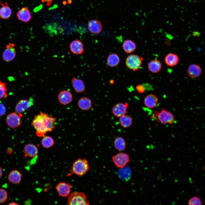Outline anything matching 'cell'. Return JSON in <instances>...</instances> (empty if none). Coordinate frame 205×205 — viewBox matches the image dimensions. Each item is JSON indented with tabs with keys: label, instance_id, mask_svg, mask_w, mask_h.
<instances>
[{
	"label": "cell",
	"instance_id": "d590c367",
	"mask_svg": "<svg viewBox=\"0 0 205 205\" xmlns=\"http://www.w3.org/2000/svg\"><path fill=\"white\" fill-rule=\"evenodd\" d=\"M8 205H18L19 204L15 202H11L8 204Z\"/></svg>",
	"mask_w": 205,
	"mask_h": 205
},
{
	"label": "cell",
	"instance_id": "cb8c5ba5",
	"mask_svg": "<svg viewBox=\"0 0 205 205\" xmlns=\"http://www.w3.org/2000/svg\"><path fill=\"white\" fill-rule=\"evenodd\" d=\"M162 65L161 62L157 59L153 60L150 61L147 65L149 71L153 73H157L161 69Z\"/></svg>",
	"mask_w": 205,
	"mask_h": 205
},
{
	"label": "cell",
	"instance_id": "52a82bcc",
	"mask_svg": "<svg viewBox=\"0 0 205 205\" xmlns=\"http://www.w3.org/2000/svg\"><path fill=\"white\" fill-rule=\"evenodd\" d=\"M6 121L7 125L12 128L19 127L21 123V118L16 112L9 114L6 117Z\"/></svg>",
	"mask_w": 205,
	"mask_h": 205
},
{
	"label": "cell",
	"instance_id": "5bb4252c",
	"mask_svg": "<svg viewBox=\"0 0 205 205\" xmlns=\"http://www.w3.org/2000/svg\"><path fill=\"white\" fill-rule=\"evenodd\" d=\"M128 105L127 103L124 104L119 102L116 104L112 108V112L113 114L116 117H119L126 114Z\"/></svg>",
	"mask_w": 205,
	"mask_h": 205
},
{
	"label": "cell",
	"instance_id": "9c48e42d",
	"mask_svg": "<svg viewBox=\"0 0 205 205\" xmlns=\"http://www.w3.org/2000/svg\"><path fill=\"white\" fill-rule=\"evenodd\" d=\"M14 44L9 43L6 46L2 54V58L5 61L9 62L12 61L16 56V51Z\"/></svg>",
	"mask_w": 205,
	"mask_h": 205
},
{
	"label": "cell",
	"instance_id": "484cf974",
	"mask_svg": "<svg viewBox=\"0 0 205 205\" xmlns=\"http://www.w3.org/2000/svg\"><path fill=\"white\" fill-rule=\"evenodd\" d=\"M120 62V57L116 53L110 54L107 58V64L111 67H114L117 66L119 65Z\"/></svg>",
	"mask_w": 205,
	"mask_h": 205
},
{
	"label": "cell",
	"instance_id": "4dcf8cb0",
	"mask_svg": "<svg viewBox=\"0 0 205 205\" xmlns=\"http://www.w3.org/2000/svg\"><path fill=\"white\" fill-rule=\"evenodd\" d=\"M8 197V193L5 189L0 188V204L5 202Z\"/></svg>",
	"mask_w": 205,
	"mask_h": 205
},
{
	"label": "cell",
	"instance_id": "e575fe53",
	"mask_svg": "<svg viewBox=\"0 0 205 205\" xmlns=\"http://www.w3.org/2000/svg\"><path fill=\"white\" fill-rule=\"evenodd\" d=\"M53 0H41L42 3H45L48 6H50Z\"/></svg>",
	"mask_w": 205,
	"mask_h": 205
},
{
	"label": "cell",
	"instance_id": "603a6c76",
	"mask_svg": "<svg viewBox=\"0 0 205 205\" xmlns=\"http://www.w3.org/2000/svg\"><path fill=\"white\" fill-rule=\"evenodd\" d=\"M1 7L0 8V17L3 19H9L12 14V10L10 7L5 2L4 4L0 2Z\"/></svg>",
	"mask_w": 205,
	"mask_h": 205
},
{
	"label": "cell",
	"instance_id": "d6986e66",
	"mask_svg": "<svg viewBox=\"0 0 205 205\" xmlns=\"http://www.w3.org/2000/svg\"><path fill=\"white\" fill-rule=\"evenodd\" d=\"M22 175L21 173L17 169L11 171L8 176V179L10 183L15 184L19 183L21 181Z\"/></svg>",
	"mask_w": 205,
	"mask_h": 205
},
{
	"label": "cell",
	"instance_id": "83f0119b",
	"mask_svg": "<svg viewBox=\"0 0 205 205\" xmlns=\"http://www.w3.org/2000/svg\"><path fill=\"white\" fill-rule=\"evenodd\" d=\"M119 121L121 125L123 128L130 127L132 124V119L129 115L126 114L119 117Z\"/></svg>",
	"mask_w": 205,
	"mask_h": 205
},
{
	"label": "cell",
	"instance_id": "ffe728a7",
	"mask_svg": "<svg viewBox=\"0 0 205 205\" xmlns=\"http://www.w3.org/2000/svg\"><path fill=\"white\" fill-rule=\"evenodd\" d=\"M72 86L75 91L77 93H82L85 90L83 81L81 79L74 77L71 80Z\"/></svg>",
	"mask_w": 205,
	"mask_h": 205
},
{
	"label": "cell",
	"instance_id": "f546056e",
	"mask_svg": "<svg viewBox=\"0 0 205 205\" xmlns=\"http://www.w3.org/2000/svg\"><path fill=\"white\" fill-rule=\"evenodd\" d=\"M7 89L5 83L0 81V99L6 98L8 96Z\"/></svg>",
	"mask_w": 205,
	"mask_h": 205
},
{
	"label": "cell",
	"instance_id": "3957f363",
	"mask_svg": "<svg viewBox=\"0 0 205 205\" xmlns=\"http://www.w3.org/2000/svg\"><path fill=\"white\" fill-rule=\"evenodd\" d=\"M67 204L68 205H88L89 203L84 193L75 192L69 195Z\"/></svg>",
	"mask_w": 205,
	"mask_h": 205
},
{
	"label": "cell",
	"instance_id": "9a60e30c",
	"mask_svg": "<svg viewBox=\"0 0 205 205\" xmlns=\"http://www.w3.org/2000/svg\"><path fill=\"white\" fill-rule=\"evenodd\" d=\"M159 99L157 97L153 94H149L145 98L144 103L147 108L152 109L155 108L157 105Z\"/></svg>",
	"mask_w": 205,
	"mask_h": 205
},
{
	"label": "cell",
	"instance_id": "836d02e7",
	"mask_svg": "<svg viewBox=\"0 0 205 205\" xmlns=\"http://www.w3.org/2000/svg\"><path fill=\"white\" fill-rule=\"evenodd\" d=\"M6 112V108L5 105L0 103V116L5 114Z\"/></svg>",
	"mask_w": 205,
	"mask_h": 205
},
{
	"label": "cell",
	"instance_id": "8d00e7d4",
	"mask_svg": "<svg viewBox=\"0 0 205 205\" xmlns=\"http://www.w3.org/2000/svg\"><path fill=\"white\" fill-rule=\"evenodd\" d=\"M3 174V171L2 168L0 166V179L2 177Z\"/></svg>",
	"mask_w": 205,
	"mask_h": 205
},
{
	"label": "cell",
	"instance_id": "2e32d148",
	"mask_svg": "<svg viewBox=\"0 0 205 205\" xmlns=\"http://www.w3.org/2000/svg\"><path fill=\"white\" fill-rule=\"evenodd\" d=\"M16 15L19 20L26 22L29 21L31 18L30 12L26 7H23L19 10Z\"/></svg>",
	"mask_w": 205,
	"mask_h": 205
},
{
	"label": "cell",
	"instance_id": "8fae6325",
	"mask_svg": "<svg viewBox=\"0 0 205 205\" xmlns=\"http://www.w3.org/2000/svg\"><path fill=\"white\" fill-rule=\"evenodd\" d=\"M71 187L70 184L63 182L58 183L56 187V188L59 196L65 197L70 194Z\"/></svg>",
	"mask_w": 205,
	"mask_h": 205
},
{
	"label": "cell",
	"instance_id": "d4e9b609",
	"mask_svg": "<svg viewBox=\"0 0 205 205\" xmlns=\"http://www.w3.org/2000/svg\"><path fill=\"white\" fill-rule=\"evenodd\" d=\"M122 47L124 51L127 54L133 52L136 48V43L133 41L129 39L124 41Z\"/></svg>",
	"mask_w": 205,
	"mask_h": 205
},
{
	"label": "cell",
	"instance_id": "74e56055",
	"mask_svg": "<svg viewBox=\"0 0 205 205\" xmlns=\"http://www.w3.org/2000/svg\"><path fill=\"white\" fill-rule=\"evenodd\" d=\"M114 81L113 80H112L110 81V83L111 84H113L114 83Z\"/></svg>",
	"mask_w": 205,
	"mask_h": 205
},
{
	"label": "cell",
	"instance_id": "277c9868",
	"mask_svg": "<svg viewBox=\"0 0 205 205\" xmlns=\"http://www.w3.org/2000/svg\"><path fill=\"white\" fill-rule=\"evenodd\" d=\"M153 116L158 122L163 124H171L175 120V116L173 114L163 109H162L159 112L155 111Z\"/></svg>",
	"mask_w": 205,
	"mask_h": 205
},
{
	"label": "cell",
	"instance_id": "ba28073f",
	"mask_svg": "<svg viewBox=\"0 0 205 205\" xmlns=\"http://www.w3.org/2000/svg\"><path fill=\"white\" fill-rule=\"evenodd\" d=\"M34 99L30 98L28 99H23L19 101L16 104L15 110L16 112L20 114L29 109L33 105Z\"/></svg>",
	"mask_w": 205,
	"mask_h": 205
},
{
	"label": "cell",
	"instance_id": "7a4b0ae2",
	"mask_svg": "<svg viewBox=\"0 0 205 205\" xmlns=\"http://www.w3.org/2000/svg\"><path fill=\"white\" fill-rule=\"evenodd\" d=\"M89 169L88 162L85 158H79L73 162L70 171L72 174L82 177L86 173Z\"/></svg>",
	"mask_w": 205,
	"mask_h": 205
},
{
	"label": "cell",
	"instance_id": "e0dca14e",
	"mask_svg": "<svg viewBox=\"0 0 205 205\" xmlns=\"http://www.w3.org/2000/svg\"><path fill=\"white\" fill-rule=\"evenodd\" d=\"M187 73L190 77L196 78L200 75L202 73V69L199 65L192 64L188 67L187 69Z\"/></svg>",
	"mask_w": 205,
	"mask_h": 205
},
{
	"label": "cell",
	"instance_id": "1f68e13d",
	"mask_svg": "<svg viewBox=\"0 0 205 205\" xmlns=\"http://www.w3.org/2000/svg\"><path fill=\"white\" fill-rule=\"evenodd\" d=\"M202 203L201 200L197 196H194L191 198L189 199L188 202L189 205H200Z\"/></svg>",
	"mask_w": 205,
	"mask_h": 205
},
{
	"label": "cell",
	"instance_id": "4fadbf2b",
	"mask_svg": "<svg viewBox=\"0 0 205 205\" xmlns=\"http://www.w3.org/2000/svg\"><path fill=\"white\" fill-rule=\"evenodd\" d=\"M103 26L99 20L94 19L89 21L88 24V28L89 31L93 34H98L102 31Z\"/></svg>",
	"mask_w": 205,
	"mask_h": 205
},
{
	"label": "cell",
	"instance_id": "7c38bea8",
	"mask_svg": "<svg viewBox=\"0 0 205 205\" xmlns=\"http://www.w3.org/2000/svg\"><path fill=\"white\" fill-rule=\"evenodd\" d=\"M58 99L61 104L66 105L71 102L73 100V96L69 91L63 90L60 91L58 94Z\"/></svg>",
	"mask_w": 205,
	"mask_h": 205
},
{
	"label": "cell",
	"instance_id": "f1b7e54d",
	"mask_svg": "<svg viewBox=\"0 0 205 205\" xmlns=\"http://www.w3.org/2000/svg\"><path fill=\"white\" fill-rule=\"evenodd\" d=\"M41 143L43 147L46 148H49L54 145V140L52 137L46 136H44L42 139Z\"/></svg>",
	"mask_w": 205,
	"mask_h": 205
},
{
	"label": "cell",
	"instance_id": "6da1fadb",
	"mask_svg": "<svg viewBox=\"0 0 205 205\" xmlns=\"http://www.w3.org/2000/svg\"><path fill=\"white\" fill-rule=\"evenodd\" d=\"M56 120V118L40 112L34 116L32 125L35 130L38 136L44 137L47 132L55 129Z\"/></svg>",
	"mask_w": 205,
	"mask_h": 205
},
{
	"label": "cell",
	"instance_id": "d6a6232c",
	"mask_svg": "<svg viewBox=\"0 0 205 205\" xmlns=\"http://www.w3.org/2000/svg\"><path fill=\"white\" fill-rule=\"evenodd\" d=\"M136 89L140 93H143L145 91V89L142 85H138L136 87Z\"/></svg>",
	"mask_w": 205,
	"mask_h": 205
},
{
	"label": "cell",
	"instance_id": "30bf717a",
	"mask_svg": "<svg viewBox=\"0 0 205 205\" xmlns=\"http://www.w3.org/2000/svg\"><path fill=\"white\" fill-rule=\"evenodd\" d=\"M69 47L71 52L76 55L82 54L84 51L83 43L78 39L72 41L69 45Z\"/></svg>",
	"mask_w": 205,
	"mask_h": 205
},
{
	"label": "cell",
	"instance_id": "44dd1931",
	"mask_svg": "<svg viewBox=\"0 0 205 205\" xmlns=\"http://www.w3.org/2000/svg\"><path fill=\"white\" fill-rule=\"evenodd\" d=\"M179 59L178 56L173 53H169L165 56L164 61L165 64L169 67H173L179 63Z\"/></svg>",
	"mask_w": 205,
	"mask_h": 205
},
{
	"label": "cell",
	"instance_id": "ac0fdd59",
	"mask_svg": "<svg viewBox=\"0 0 205 205\" xmlns=\"http://www.w3.org/2000/svg\"><path fill=\"white\" fill-rule=\"evenodd\" d=\"M24 152L25 157H34L38 153V149L37 146L32 144H26L24 148Z\"/></svg>",
	"mask_w": 205,
	"mask_h": 205
},
{
	"label": "cell",
	"instance_id": "5b68a950",
	"mask_svg": "<svg viewBox=\"0 0 205 205\" xmlns=\"http://www.w3.org/2000/svg\"><path fill=\"white\" fill-rule=\"evenodd\" d=\"M143 60V58L138 55L131 54L126 58L125 64L128 68L135 71L140 68Z\"/></svg>",
	"mask_w": 205,
	"mask_h": 205
},
{
	"label": "cell",
	"instance_id": "8992f818",
	"mask_svg": "<svg viewBox=\"0 0 205 205\" xmlns=\"http://www.w3.org/2000/svg\"><path fill=\"white\" fill-rule=\"evenodd\" d=\"M112 160L115 166L119 168H122L130 161L129 155L126 153L120 152L114 155Z\"/></svg>",
	"mask_w": 205,
	"mask_h": 205
},
{
	"label": "cell",
	"instance_id": "4316f807",
	"mask_svg": "<svg viewBox=\"0 0 205 205\" xmlns=\"http://www.w3.org/2000/svg\"><path fill=\"white\" fill-rule=\"evenodd\" d=\"M126 144L125 140L121 137H117L114 140V147L117 150L120 151H123L126 149Z\"/></svg>",
	"mask_w": 205,
	"mask_h": 205
},
{
	"label": "cell",
	"instance_id": "7402d4cb",
	"mask_svg": "<svg viewBox=\"0 0 205 205\" xmlns=\"http://www.w3.org/2000/svg\"><path fill=\"white\" fill-rule=\"evenodd\" d=\"M77 105L81 109L83 110H90L92 107V103L89 98L87 97H83L78 100Z\"/></svg>",
	"mask_w": 205,
	"mask_h": 205
}]
</instances>
